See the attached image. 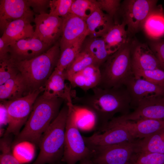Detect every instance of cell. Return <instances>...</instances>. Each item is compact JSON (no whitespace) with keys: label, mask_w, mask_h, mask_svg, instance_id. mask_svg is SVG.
Wrapping results in <instances>:
<instances>
[{"label":"cell","mask_w":164,"mask_h":164,"mask_svg":"<svg viewBox=\"0 0 164 164\" xmlns=\"http://www.w3.org/2000/svg\"><path fill=\"white\" fill-rule=\"evenodd\" d=\"M81 50L87 51L94 57L100 67L111 55L107 51L102 37L85 39Z\"/></svg>","instance_id":"27"},{"label":"cell","mask_w":164,"mask_h":164,"mask_svg":"<svg viewBox=\"0 0 164 164\" xmlns=\"http://www.w3.org/2000/svg\"><path fill=\"white\" fill-rule=\"evenodd\" d=\"M132 70L161 69L154 53L148 45L145 44H140L135 48L132 59Z\"/></svg>","instance_id":"22"},{"label":"cell","mask_w":164,"mask_h":164,"mask_svg":"<svg viewBox=\"0 0 164 164\" xmlns=\"http://www.w3.org/2000/svg\"><path fill=\"white\" fill-rule=\"evenodd\" d=\"M135 141L90 149V159L93 164H129L135 153Z\"/></svg>","instance_id":"9"},{"label":"cell","mask_w":164,"mask_h":164,"mask_svg":"<svg viewBox=\"0 0 164 164\" xmlns=\"http://www.w3.org/2000/svg\"><path fill=\"white\" fill-rule=\"evenodd\" d=\"M32 22L26 19L12 21L6 26L1 37L10 46L21 39L33 38L34 30Z\"/></svg>","instance_id":"20"},{"label":"cell","mask_w":164,"mask_h":164,"mask_svg":"<svg viewBox=\"0 0 164 164\" xmlns=\"http://www.w3.org/2000/svg\"><path fill=\"white\" fill-rule=\"evenodd\" d=\"M10 56L15 61L29 60L46 52L50 47L34 38L21 39L10 46Z\"/></svg>","instance_id":"14"},{"label":"cell","mask_w":164,"mask_h":164,"mask_svg":"<svg viewBox=\"0 0 164 164\" xmlns=\"http://www.w3.org/2000/svg\"><path fill=\"white\" fill-rule=\"evenodd\" d=\"M101 80L100 67L88 66L67 78L71 87H79L86 91L97 87Z\"/></svg>","instance_id":"19"},{"label":"cell","mask_w":164,"mask_h":164,"mask_svg":"<svg viewBox=\"0 0 164 164\" xmlns=\"http://www.w3.org/2000/svg\"><path fill=\"white\" fill-rule=\"evenodd\" d=\"M26 92L29 93L27 85L19 73L0 85V100L2 102L15 100L24 96Z\"/></svg>","instance_id":"24"},{"label":"cell","mask_w":164,"mask_h":164,"mask_svg":"<svg viewBox=\"0 0 164 164\" xmlns=\"http://www.w3.org/2000/svg\"><path fill=\"white\" fill-rule=\"evenodd\" d=\"M73 0H50L49 13L61 17H64L70 13Z\"/></svg>","instance_id":"34"},{"label":"cell","mask_w":164,"mask_h":164,"mask_svg":"<svg viewBox=\"0 0 164 164\" xmlns=\"http://www.w3.org/2000/svg\"><path fill=\"white\" fill-rule=\"evenodd\" d=\"M44 90V87H41L21 97L2 102L5 110L8 123L4 136L19 134L30 115L34 102Z\"/></svg>","instance_id":"7"},{"label":"cell","mask_w":164,"mask_h":164,"mask_svg":"<svg viewBox=\"0 0 164 164\" xmlns=\"http://www.w3.org/2000/svg\"><path fill=\"white\" fill-rule=\"evenodd\" d=\"M97 130L90 136H83L89 149L135 141L128 131L114 118Z\"/></svg>","instance_id":"8"},{"label":"cell","mask_w":164,"mask_h":164,"mask_svg":"<svg viewBox=\"0 0 164 164\" xmlns=\"http://www.w3.org/2000/svg\"><path fill=\"white\" fill-rule=\"evenodd\" d=\"M79 164H93L90 158H87L80 161Z\"/></svg>","instance_id":"40"},{"label":"cell","mask_w":164,"mask_h":164,"mask_svg":"<svg viewBox=\"0 0 164 164\" xmlns=\"http://www.w3.org/2000/svg\"><path fill=\"white\" fill-rule=\"evenodd\" d=\"M63 19L62 33L59 42L60 52L84 36H87L86 22L69 13Z\"/></svg>","instance_id":"15"},{"label":"cell","mask_w":164,"mask_h":164,"mask_svg":"<svg viewBox=\"0 0 164 164\" xmlns=\"http://www.w3.org/2000/svg\"><path fill=\"white\" fill-rule=\"evenodd\" d=\"M84 36L60 52V55L56 67L63 71L74 60L81 51L83 43L87 37Z\"/></svg>","instance_id":"28"},{"label":"cell","mask_w":164,"mask_h":164,"mask_svg":"<svg viewBox=\"0 0 164 164\" xmlns=\"http://www.w3.org/2000/svg\"><path fill=\"white\" fill-rule=\"evenodd\" d=\"M121 120L135 121L145 119L164 121V97L145 101L128 114L119 116Z\"/></svg>","instance_id":"16"},{"label":"cell","mask_w":164,"mask_h":164,"mask_svg":"<svg viewBox=\"0 0 164 164\" xmlns=\"http://www.w3.org/2000/svg\"><path fill=\"white\" fill-rule=\"evenodd\" d=\"M134 161L129 164H164V153H135Z\"/></svg>","instance_id":"35"},{"label":"cell","mask_w":164,"mask_h":164,"mask_svg":"<svg viewBox=\"0 0 164 164\" xmlns=\"http://www.w3.org/2000/svg\"><path fill=\"white\" fill-rule=\"evenodd\" d=\"M66 103L68 113L65 127L64 152L61 162L66 164H76L82 160L90 158L91 151L86 145L78 129V107L72 101Z\"/></svg>","instance_id":"6"},{"label":"cell","mask_w":164,"mask_h":164,"mask_svg":"<svg viewBox=\"0 0 164 164\" xmlns=\"http://www.w3.org/2000/svg\"></svg>","instance_id":"41"},{"label":"cell","mask_w":164,"mask_h":164,"mask_svg":"<svg viewBox=\"0 0 164 164\" xmlns=\"http://www.w3.org/2000/svg\"><path fill=\"white\" fill-rule=\"evenodd\" d=\"M19 73L14 60L10 56L0 60V85Z\"/></svg>","instance_id":"32"},{"label":"cell","mask_w":164,"mask_h":164,"mask_svg":"<svg viewBox=\"0 0 164 164\" xmlns=\"http://www.w3.org/2000/svg\"><path fill=\"white\" fill-rule=\"evenodd\" d=\"M10 135L4 136L0 139V164H22L13 155Z\"/></svg>","instance_id":"31"},{"label":"cell","mask_w":164,"mask_h":164,"mask_svg":"<svg viewBox=\"0 0 164 164\" xmlns=\"http://www.w3.org/2000/svg\"><path fill=\"white\" fill-rule=\"evenodd\" d=\"M60 54L57 42L46 52L29 60L15 61L27 85L28 93L44 87L47 80L56 67Z\"/></svg>","instance_id":"3"},{"label":"cell","mask_w":164,"mask_h":164,"mask_svg":"<svg viewBox=\"0 0 164 164\" xmlns=\"http://www.w3.org/2000/svg\"><path fill=\"white\" fill-rule=\"evenodd\" d=\"M49 0H27L30 7L34 12L39 14L46 13V11L49 7Z\"/></svg>","instance_id":"38"},{"label":"cell","mask_w":164,"mask_h":164,"mask_svg":"<svg viewBox=\"0 0 164 164\" xmlns=\"http://www.w3.org/2000/svg\"><path fill=\"white\" fill-rule=\"evenodd\" d=\"M157 0H130L126 1L124 21L128 26L127 32L134 33L142 28L143 24L153 9Z\"/></svg>","instance_id":"12"},{"label":"cell","mask_w":164,"mask_h":164,"mask_svg":"<svg viewBox=\"0 0 164 164\" xmlns=\"http://www.w3.org/2000/svg\"><path fill=\"white\" fill-rule=\"evenodd\" d=\"M151 49L158 60L161 69L164 70V40H155L151 44Z\"/></svg>","instance_id":"37"},{"label":"cell","mask_w":164,"mask_h":164,"mask_svg":"<svg viewBox=\"0 0 164 164\" xmlns=\"http://www.w3.org/2000/svg\"><path fill=\"white\" fill-rule=\"evenodd\" d=\"M146 34L155 40L164 36V10L161 5L151 11L142 26Z\"/></svg>","instance_id":"23"},{"label":"cell","mask_w":164,"mask_h":164,"mask_svg":"<svg viewBox=\"0 0 164 164\" xmlns=\"http://www.w3.org/2000/svg\"><path fill=\"white\" fill-rule=\"evenodd\" d=\"M10 45L1 37L0 38V60L9 57L10 56Z\"/></svg>","instance_id":"39"},{"label":"cell","mask_w":164,"mask_h":164,"mask_svg":"<svg viewBox=\"0 0 164 164\" xmlns=\"http://www.w3.org/2000/svg\"><path fill=\"white\" fill-rule=\"evenodd\" d=\"M114 118L125 128L134 139L145 138L164 127V121L162 120L145 119L131 121L121 120L119 116Z\"/></svg>","instance_id":"18"},{"label":"cell","mask_w":164,"mask_h":164,"mask_svg":"<svg viewBox=\"0 0 164 164\" xmlns=\"http://www.w3.org/2000/svg\"><path fill=\"white\" fill-rule=\"evenodd\" d=\"M126 24L123 21L120 24L114 25L102 37L108 53L111 55L125 45L127 40Z\"/></svg>","instance_id":"25"},{"label":"cell","mask_w":164,"mask_h":164,"mask_svg":"<svg viewBox=\"0 0 164 164\" xmlns=\"http://www.w3.org/2000/svg\"><path fill=\"white\" fill-rule=\"evenodd\" d=\"M93 65L99 66L90 53L86 51L81 50L64 71L66 80L87 67Z\"/></svg>","instance_id":"29"},{"label":"cell","mask_w":164,"mask_h":164,"mask_svg":"<svg viewBox=\"0 0 164 164\" xmlns=\"http://www.w3.org/2000/svg\"><path fill=\"white\" fill-rule=\"evenodd\" d=\"M134 76L164 87V70L156 69L149 70H132Z\"/></svg>","instance_id":"33"},{"label":"cell","mask_w":164,"mask_h":164,"mask_svg":"<svg viewBox=\"0 0 164 164\" xmlns=\"http://www.w3.org/2000/svg\"><path fill=\"white\" fill-rule=\"evenodd\" d=\"M66 80L64 71L56 67L45 84L42 96L46 98H61L66 102L72 101L71 87L65 83Z\"/></svg>","instance_id":"17"},{"label":"cell","mask_w":164,"mask_h":164,"mask_svg":"<svg viewBox=\"0 0 164 164\" xmlns=\"http://www.w3.org/2000/svg\"><path fill=\"white\" fill-rule=\"evenodd\" d=\"M64 101L60 98L38 97L23 128L16 136L12 146L26 141L39 145L42 135L58 115Z\"/></svg>","instance_id":"2"},{"label":"cell","mask_w":164,"mask_h":164,"mask_svg":"<svg viewBox=\"0 0 164 164\" xmlns=\"http://www.w3.org/2000/svg\"><path fill=\"white\" fill-rule=\"evenodd\" d=\"M101 66V80L97 87L102 88L124 85L134 75L130 50L125 45L111 55Z\"/></svg>","instance_id":"5"},{"label":"cell","mask_w":164,"mask_h":164,"mask_svg":"<svg viewBox=\"0 0 164 164\" xmlns=\"http://www.w3.org/2000/svg\"><path fill=\"white\" fill-rule=\"evenodd\" d=\"M164 153V127L151 135L135 142V153Z\"/></svg>","instance_id":"26"},{"label":"cell","mask_w":164,"mask_h":164,"mask_svg":"<svg viewBox=\"0 0 164 164\" xmlns=\"http://www.w3.org/2000/svg\"><path fill=\"white\" fill-rule=\"evenodd\" d=\"M34 22L35 28L33 38L51 47L61 37L63 25L62 17L46 13L36 14Z\"/></svg>","instance_id":"10"},{"label":"cell","mask_w":164,"mask_h":164,"mask_svg":"<svg viewBox=\"0 0 164 164\" xmlns=\"http://www.w3.org/2000/svg\"><path fill=\"white\" fill-rule=\"evenodd\" d=\"M34 15L27 0H0V30L3 34L8 24L17 19H26L34 22Z\"/></svg>","instance_id":"13"},{"label":"cell","mask_w":164,"mask_h":164,"mask_svg":"<svg viewBox=\"0 0 164 164\" xmlns=\"http://www.w3.org/2000/svg\"><path fill=\"white\" fill-rule=\"evenodd\" d=\"M68 113L66 102L42 135L39 145V153L32 164H57L61 161Z\"/></svg>","instance_id":"4"},{"label":"cell","mask_w":164,"mask_h":164,"mask_svg":"<svg viewBox=\"0 0 164 164\" xmlns=\"http://www.w3.org/2000/svg\"><path fill=\"white\" fill-rule=\"evenodd\" d=\"M92 90L89 95L74 96L72 102L93 114L97 129L106 125L116 114L124 115L130 113L131 99L125 85L107 89L97 87Z\"/></svg>","instance_id":"1"},{"label":"cell","mask_w":164,"mask_h":164,"mask_svg":"<svg viewBox=\"0 0 164 164\" xmlns=\"http://www.w3.org/2000/svg\"><path fill=\"white\" fill-rule=\"evenodd\" d=\"M99 8L102 11H105L107 14L112 18L118 11L120 5V0H97Z\"/></svg>","instance_id":"36"},{"label":"cell","mask_w":164,"mask_h":164,"mask_svg":"<svg viewBox=\"0 0 164 164\" xmlns=\"http://www.w3.org/2000/svg\"><path fill=\"white\" fill-rule=\"evenodd\" d=\"M87 35L91 38L102 37L114 25L112 18L99 7L85 21Z\"/></svg>","instance_id":"21"},{"label":"cell","mask_w":164,"mask_h":164,"mask_svg":"<svg viewBox=\"0 0 164 164\" xmlns=\"http://www.w3.org/2000/svg\"><path fill=\"white\" fill-rule=\"evenodd\" d=\"M98 7L95 0H73L70 13L79 17L84 21Z\"/></svg>","instance_id":"30"},{"label":"cell","mask_w":164,"mask_h":164,"mask_svg":"<svg viewBox=\"0 0 164 164\" xmlns=\"http://www.w3.org/2000/svg\"><path fill=\"white\" fill-rule=\"evenodd\" d=\"M124 85L130 98L131 107L134 109L145 101L156 97H164V87L136 77L134 75Z\"/></svg>","instance_id":"11"}]
</instances>
